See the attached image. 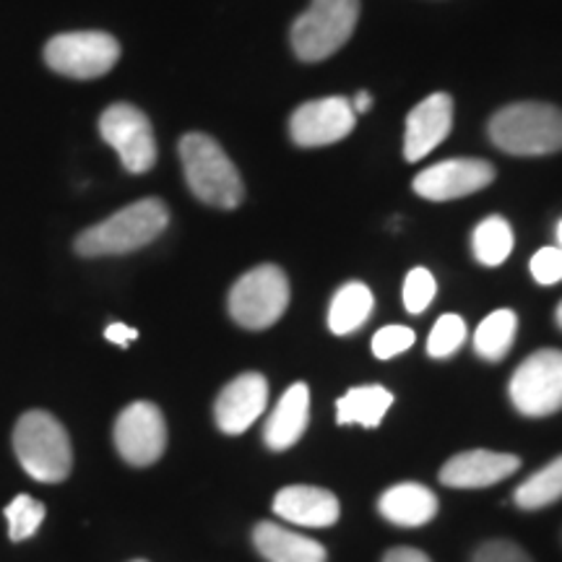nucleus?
I'll return each mask as SVG.
<instances>
[{
	"label": "nucleus",
	"instance_id": "f257e3e1",
	"mask_svg": "<svg viewBox=\"0 0 562 562\" xmlns=\"http://www.w3.org/2000/svg\"><path fill=\"white\" fill-rule=\"evenodd\" d=\"M170 224V211L165 201L144 199L131 203L87 232L76 237V252L83 258L125 256L157 240Z\"/></svg>",
	"mask_w": 562,
	"mask_h": 562
},
{
	"label": "nucleus",
	"instance_id": "f03ea898",
	"mask_svg": "<svg viewBox=\"0 0 562 562\" xmlns=\"http://www.w3.org/2000/svg\"><path fill=\"white\" fill-rule=\"evenodd\" d=\"M180 159L188 188L195 199L214 209H237L245 186L235 161L206 133H188L180 138Z\"/></svg>",
	"mask_w": 562,
	"mask_h": 562
},
{
	"label": "nucleus",
	"instance_id": "7ed1b4c3",
	"mask_svg": "<svg viewBox=\"0 0 562 562\" xmlns=\"http://www.w3.org/2000/svg\"><path fill=\"white\" fill-rule=\"evenodd\" d=\"M490 138L513 157H544L562 151V110L544 102H516L495 112Z\"/></svg>",
	"mask_w": 562,
	"mask_h": 562
},
{
	"label": "nucleus",
	"instance_id": "20e7f679",
	"mask_svg": "<svg viewBox=\"0 0 562 562\" xmlns=\"http://www.w3.org/2000/svg\"><path fill=\"white\" fill-rule=\"evenodd\" d=\"M13 451L24 472L37 482L58 484L74 469V448L66 427L47 412H26L13 430Z\"/></svg>",
	"mask_w": 562,
	"mask_h": 562
},
{
	"label": "nucleus",
	"instance_id": "39448f33",
	"mask_svg": "<svg viewBox=\"0 0 562 562\" xmlns=\"http://www.w3.org/2000/svg\"><path fill=\"white\" fill-rule=\"evenodd\" d=\"M360 0H313L292 24V50L300 60L318 63L334 55L355 32Z\"/></svg>",
	"mask_w": 562,
	"mask_h": 562
},
{
	"label": "nucleus",
	"instance_id": "423d86ee",
	"mask_svg": "<svg viewBox=\"0 0 562 562\" xmlns=\"http://www.w3.org/2000/svg\"><path fill=\"white\" fill-rule=\"evenodd\" d=\"M290 305V279L279 266H258L235 281L229 292V315L248 331H263Z\"/></svg>",
	"mask_w": 562,
	"mask_h": 562
},
{
	"label": "nucleus",
	"instance_id": "0eeeda50",
	"mask_svg": "<svg viewBox=\"0 0 562 562\" xmlns=\"http://www.w3.org/2000/svg\"><path fill=\"white\" fill-rule=\"evenodd\" d=\"M508 396L524 417L562 412V349H539L513 372Z\"/></svg>",
	"mask_w": 562,
	"mask_h": 562
},
{
	"label": "nucleus",
	"instance_id": "6e6552de",
	"mask_svg": "<svg viewBox=\"0 0 562 562\" xmlns=\"http://www.w3.org/2000/svg\"><path fill=\"white\" fill-rule=\"evenodd\" d=\"M121 58V45L104 32H70L47 42V66L68 79H100Z\"/></svg>",
	"mask_w": 562,
	"mask_h": 562
},
{
	"label": "nucleus",
	"instance_id": "1a4fd4ad",
	"mask_svg": "<svg viewBox=\"0 0 562 562\" xmlns=\"http://www.w3.org/2000/svg\"><path fill=\"white\" fill-rule=\"evenodd\" d=\"M100 133L133 175L149 172L157 161V140L149 117L128 102H115L102 112Z\"/></svg>",
	"mask_w": 562,
	"mask_h": 562
},
{
	"label": "nucleus",
	"instance_id": "9d476101",
	"mask_svg": "<svg viewBox=\"0 0 562 562\" xmlns=\"http://www.w3.org/2000/svg\"><path fill=\"white\" fill-rule=\"evenodd\" d=\"M115 448L131 467H151L167 448V422L159 406L136 402L125 406L115 422Z\"/></svg>",
	"mask_w": 562,
	"mask_h": 562
},
{
	"label": "nucleus",
	"instance_id": "9b49d317",
	"mask_svg": "<svg viewBox=\"0 0 562 562\" xmlns=\"http://www.w3.org/2000/svg\"><path fill=\"white\" fill-rule=\"evenodd\" d=\"M357 112L351 102L344 97H326V100L305 102L292 112L290 133L294 144L315 149V146H328L336 140L347 138L355 131Z\"/></svg>",
	"mask_w": 562,
	"mask_h": 562
},
{
	"label": "nucleus",
	"instance_id": "f8f14e48",
	"mask_svg": "<svg viewBox=\"0 0 562 562\" xmlns=\"http://www.w3.org/2000/svg\"><path fill=\"white\" fill-rule=\"evenodd\" d=\"M495 180V167L484 159H446L422 170L414 178V193L427 201H453L487 188Z\"/></svg>",
	"mask_w": 562,
	"mask_h": 562
},
{
	"label": "nucleus",
	"instance_id": "ddd939ff",
	"mask_svg": "<svg viewBox=\"0 0 562 562\" xmlns=\"http://www.w3.org/2000/svg\"><path fill=\"white\" fill-rule=\"evenodd\" d=\"M269 402V381L261 372H243L227 383L214 404L216 425L224 435H240L261 417Z\"/></svg>",
	"mask_w": 562,
	"mask_h": 562
},
{
	"label": "nucleus",
	"instance_id": "4468645a",
	"mask_svg": "<svg viewBox=\"0 0 562 562\" xmlns=\"http://www.w3.org/2000/svg\"><path fill=\"white\" fill-rule=\"evenodd\" d=\"M453 125V100L448 94H432L422 100L406 117L404 133V157L419 161L427 157L435 146L442 144Z\"/></svg>",
	"mask_w": 562,
	"mask_h": 562
},
{
	"label": "nucleus",
	"instance_id": "2eb2a0df",
	"mask_svg": "<svg viewBox=\"0 0 562 562\" xmlns=\"http://www.w3.org/2000/svg\"><path fill=\"white\" fill-rule=\"evenodd\" d=\"M521 469V459L513 453L495 451H467L453 456L440 469V482L453 490H482L508 480Z\"/></svg>",
	"mask_w": 562,
	"mask_h": 562
},
{
	"label": "nucleus",
	"instance_id": "dca6fc26",
	"mask_svg": "<svg viewBox=\"0 0 562 562\" xmlns=\"http://www.w3.org/2000/svg\"><path fill=\"white\" fill-rule=\"evenodd\" d=\"M271 508L284 521L307 526V529H328L341 516L339 497L323 487H311V484H292V487L279 490Z\"/></svg>",
	"mask_w": 562,
	"mask_h": 562
},
{
	"label": "nucleus",
	"instance_id": "f3484780",
	"mask_svg": "<svg viewBox=\"0 0 562 562\" xmlns=\"http://www.w3.org/2000/svg\"><path fill=\"white\" fill-rule=\"evenodd\" d=\"M311 422V389L305 383H294L279 398L277 409L266 419L263 440L271 451H290L307 430Z\"/></svg>",
	"mask_w": 562,
	"mask_h": 562
},
{
	"label": "nucleus",
	"instance_id": "a211bd4d",
	"mask_svg": "<svg viewBox=\"0 0 562 562\" xmlns=\"http://www.w3.org/2000/svg\"><path fill=\"white\" fill-rule=\"evenodd\" d=\"M378 510L385 521L414 529V526L430 524L438 516V497L425 484L404 482L383 492L381 501H378Z\"/></svg>",
	"mask_w": 562,
	"mask_h": 562
},
{
	"label": "nucleus",
	"instance_id": "6ab92c4d",
	"mask_svg": "<svg viewBox=\"0 0 562 562\" xmlns=\"http://www.w3.org/2000/svg\"><path fill=\"white\" fill-rule=\"evenodd\" d=\"M252 544L266 562H326V550L315 539L284 529L273 521H261L252 529Z\"/></svg>",
	"mask_w": 562,
	"mask_h": 562
},
{
	"label": "nucleus",
	"instance_id": "aec40b11",
	"mask_svg": "<svg viewBox=\"0 0 562 562\" xmlns=\"http://www.w3.org/2000/svg\"><path fill=\"white\" fill-rule=\"evenodd\" d=\"M393 406V393L383 385H357L349 389L336 402V422L339 425H360V427H378Z\"/></svg>",
	"mask_w": 562,
	"mask_h": 562
},
{
	"label": "nucleus",
	"instance_id": "412c9836",
	"mask_svg": "<svg viewBox=\"0 0 562 562\" xmlns=\"http://www.w3.org/2000/svg\"><path fill=\"white\" fill-rule=\"evenodd\" d=\"M372 305H375V300H372L370 286H364L362 281H349L334 294L331 307H328V328L336 336L357 331L370 318Z\"/></svg>",
	"mask_w": 562,
	"mask_h": 562
},
{
	"label": "nucleus",
	"instance_id": "4be33fe9",
	"mask_svg": "<svg viewBox=\"0 0 562 562\" xmlns=\"http://www.w3.org/2000/svg\"><path fill=\"white\" fill-rule=\"evenodd\" d=\"M518 331V318L513 311H495L480 323L474 334V349L482 360L501 362L508 355L513 341H516Z\"/></svg>",
	"mask_w": 562,
	"mask_h": 562
},
{
	"label": "nucleus",
	"instance_id": "5701e85b",
	"mask_svg": "<svg viewBox=\"0 0 562 562\" xmlns=\"http://www.w3.org/2000/svg\"><path fill=\"white\" fill-rule=\"evenodd\" d=\"M562 497V456L531 474L513 492V501L521 510H542L547 505H554Z\"/></svg>",
	"mask_w": 562,
	"mask_h": 562
},
{
	"label": "nucleus",
	"instance_id": "b1692460",
	"mask_svg": "<svg viewBox=\"0 0 562 562\" xmlns=\"http://www.w3.org/2000/svg\"><path fill=\"white\" fill-rule=\"evenodd\" d=\"M472 250L476 261L482 266H490V269L508 261V256L513 252L510 224L503 216H487V220L476 224L472 235Z\"/></svg>",
	"mask_w": 562,
	"mask_h": 562
},
{
	"label": "nucleus",
	"instance_id": "393cba45",
	"mask_svg": "<svg viewBox=\"0 0 562 562\" xmlns=\"http://www.w3.org/2000/svg\"><path fill=\"white\" fill-rule=\"evenodd\" d=\"M47 508L40 501L30 495H16L13 503L5 508V518H9V537L11 542H24L45 521Z\"/></svg>",
	"mask_w": 562,
	"mask_h": 562
},
{
	"label": "nucleus",
	"instance_id": "a878e982",
	"mask_svg": "<svg viewBox=\"0 0 562 562\" xmlns=\"http://www.w3.org/2000/svg\"><path fill=\"white\" fill-rule=\"evenodd\" d=\"M467 341V323L461 315H440L438 323L432 326L430 339H427V351L435 360H446V357L456 355L461 349V344Z\"/></svg>",
	"mask_w": 562,
	"mask_h": 562
},
{
	"label": "nucleus",
	"instance_id": "bb28decb",
	"mask_svg": "<svg viewBox=\"0 0 562 562\" xmlns=\"http://www.w3.org/2000/svg\"><path fill=\"white\" fill-rule=\"evenodd\" d=\"M438 292V281L427 269H412L404 281V307L412 315L425 313Z\"/></svg>",
	"mask_w": 562,
	"mask_h": 562
},
{
	"label": "nucleus",
	"instance_id": "cd10ccee",
	"mask_svg": "<svg viewBox=\"0 0 562 562\" xmlns=\"http://www.w3.org/2000/svg\"><path fill=\"white\" fill-rule=\"evenodd\" d=\"M414 336L412 328L406 326H385L372 336V355L378 357V360H391V357L402 355L414 344Z\"/></svg>",
	"mask_w": 562,
	"mask_h": 562
},
{
	"label": "nucleus",
	"instance_id": "c85d7f7f",
	"mask_svg": "<svg viewBox=\"0 0 562 562\" xmlns=\"http://www.w3.org/2000/svg\"><path fill=\"white\" fill-rule=\"evenodd\" d=\"M472 562H533L526 550H521L510 539H492V542H484L476 547L472 554Z\"/></svg>",
	"mask_w": 562,
	"mask_h": 562
},
{
	"label": "nucleus",
	"instance_id": "c756f323",
	"mask_svg": "<svg viewBox=\"0 0 562 562\" xmlns=\"http://www.w3.org/2000/svg\"><path fill=\"white\" fill-rule=\"evenodd\" d=\"M531 277L544 286L562 281V250L560 248H542V250L533 252Z\"/></svg>",
	"mask_w": 562,
	"mask_h": 562
},
{
	"label": "nucleus",
	"instance_id": "7c9ffc66",
	"mask_svg": "<svg viewBox=\"0 0 562 562\" xmlns=\"http://www.w3.org/2000/svg\"><path fill=\"white\" fill-rule=\"evenodd\" d=\"M104 339L117 344V347H128L131 341L138 339V331L131 326H123V323H112V326L104 328Z\"/></svg>",
	"mask_w": 562,
	"mask_h": 562
},
{
	"label": "nucleus",
	"instance_id": "2f4dec72",
	"mask_svg": "<svg viewBox=\"0 0 562 562\" xmlns=\"http://www.w3.org/2000/svg\"><path fill=\"white\" fill-rule=\"evenodd\" d=\"M383 562H432L425 552L414 550V547H396V550L385 552Z\"/></svg>",
	"mask_w": 562,
	"mask_h": 562
},
{
	"label": "nucleus",
	"instance_id": "473e14b6",
	"mask_svg": "<svg viewBox=\"0 0 562 562\" xmlns=\"http://www.w3.org/2000/svg\"><path fill=\"white\" fill-rule=\"evenodd\" d=\"M372 108V97L368 91H360V94L355 97V102H351V110L355 112H368Z\"/></svg>",
	"mask_w": 562,
	"mask_h": 562
},
{
	"label": "nucleus",
	"instance_id": "72a5a7b5",
	"mask_svg": "<svg viewBox=\"0 0 562 562\" xmlns=\"http://www.w3.org/2000/svg\"><path fill=\"white\" fill-rule=\"evenodd\" d=\"M554 321H558V326L562 328V302L558 305V313H554Z\"/></svg>",
	"mask_w": 562,
	"mask_h": 562
},
{
	"label": "nucleus",
	"instance_id": "f704fd0d",
	"mask_svg": "<svg viewBox=\"0 0 562 562\" xmlns=\"http://www.w3.org/2000/svg\"><path fill=\"white\" fill-rule=\"evenodd\" d=\"M558 248L562 250V220H560V224H558Z\"/></svg>",
	"mask_w": 562,
	"mask_h": 562
},
{
	"label": "nucleus",
	"instance_id": "c9c22d12",
	"mask_svg": "<svg viewBox=\"0 0 562 562\" xmlns=\"http://www.w3.org/2000/svg\"><path fill=\"white\" fill-rule=\"evenodd\" d=\"M133 562H146V560H133Z\"/></svg>",
	"mask_w": 562,
	"mask_h": 562
}]
</instances>
